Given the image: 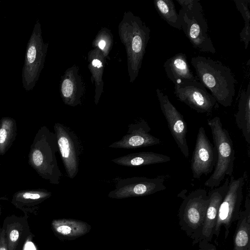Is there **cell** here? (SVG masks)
Returning a JSON list of instances; mask_svg holds the SVG:
<instances>
[{
    "instance_id": "obj_30",
    "label": "cell",
    "mask_w": 250,
    "mask_h": 250,
    "mask_svg": "<svg viewBox=\"0 0 250 250\" xmlns=\"http://www.w3.org/2000/svg\"><path fill=\"white\" fill-rule=\"evenodd\" d=\"M150 250V249H145V250Z\"/></svg>"
},
{
    "instance_id": "obj_12",
    "label": "cell",
    "mask_w": 250,
    "mask_h": 250,
    "mask_svg": "<svg viewBox=\"0 0 250 250\" xmlns=\"http://www.w3.org/2000/svg\"><path fill=\"white\" fill-rule=\"evenodd\" d=\"M217 160L216 147L210 142L204 127L199 128L193 152L191 168L193 177L199 179L207 176L213 170Z\"/></svg>"
},
{
    "instance_id": "obj_27",
    "label": "cell",
    "mask_w": 250,
    "mask_h": 250,
    "mask_svg": "<svg viewBox=\"0 0 250 250\" xmlns=\"http://www.w3.org/2000/svg\"><path fill=\"white\" fill-rule=\"evenodd\" d=\"M0 250H8L5 238V230L3 229L0 232Z\"/></svg>"
},
{
    "instance_id": "obj_14",
    "label": "cell",
    "mask_w": 250,
    "mask_h": 250,
    "mask_svg": "<svg viewBox=\"0 0 250 250\" xmlns=\"http://www.w3.org/2000/svg\"><path fill=\"white\" fill-rule=\"evenodd\" d=\"M229 180V178H227L221 186L212 189L208 193L209 202L199 242L203 239L209 242L212 240L218 209L228 191Z\"/></svg>"
},
{
    "instance_id": "obj_23",
    "label": "cell",
    "mask_w": 250,
    "mask_h": 250,
    "mask_svg": "<svg viewBox=\"0 0 250 250\" xmlns=\"http://www.w3.org/2000/svg\"><path fill=\"white\" fill-rule=\"evenodd\" d=\"M17 224H13L7 228L5 238L8 250H15L18 245L20 232Z\"/></svg>"
},
{
    "instance_id": "obj_13",
    "label": "cell",
    "mask_w": 250,
    "mask_h": 250,
    "mask_svg": "<svg viewBox=\"0 0 250 250\" xmlns=\"http://www.w3.org/2000/svg\"><path fill=\"white\" fill-rule=\"evenodd\" d=\"M151 128L145 120L131 123L128 130L120 140L108 146L113 148L134 149L159 145L161 140L150 134Z\"/></svg>"
},
{
    "instance_id": "obj_17",
    "label": "cell",
    "mask_w": 250,
    "mask_h": 250,
    "mask_svg": "<svg viewBox=\"0 0 250 250\" xmlns=\"http://www.w3.org/2000/svg\"><path fill=\"white\" fill-rule=\"evenodd\" d=\"M245 209L240 210L233 235V250H250V197L248 193Z\"/></svg>"
},
{
    "instance_id": "obj_7",
    "label": "cell",
    "mask_w": 250,
    "mask_h": 250,
    "mask_svg": "<svg viewBox=\"0 0 250 250\" xmlns=\"http://www.w3.org/2000/svg\"><path fill=\"white\" fill-rule=\"evenodd\" d=\"M229 180V188L226 196L221 203L217 214L213 235L217 238L221 228H225V239H227L232 224L239 217L240 208L243 200V189L245 178L241 176L235 179L232 175Z\"/></svg>"
},
{
    "instance_id": "obj_24",
    "label": "cell",
    "mask_w": 250,
    "mask_h": 250,
    "mask_svg": "<svg viewBox=\"0 0 250 250\" xmlns=\"http://www.w3.org/2000/svg\"><path fill=\"white\" fill-rule=\"evenodd\" d=\"M236 8L240 12L244 19V26H250V0H234Z\"/></svg>"
},
{
    "instance_id": "obj_9",
    "label": "cell",
    "mask_w": 250,
    "mask_h": 250,
    "mask_svg": "<svg viewBox=\"0 0 250 250\" xmlns=\"http://www.w3.org/2000/svg\"><path fill=\"white\" fill-rule=\"evenodd\" d=\"M164 182L165 179L162 177L120 179L117 182L115 189L110 191L107 196L111 199H122L147 196L166 189Z\"/></svg>"
},
{
    "instance_id": "obj_20",
    "label": "cell",
    "mask_w": 250,
    "mask_h": 250,
    "mask_svg": "<svg viewBox=\"0 0 250 250\" xmlns=\"http://www.w3.org/2000/svg\"><path fill=\"white\" fill-rule=\"evenodd\" d=\"M16 121L9 117L0 120V155H3L11 147L17 135Z\"/></svg>"
},
{
    "instance_id": "obj_11",
    "label": "cell",
    "mask_w": 250,
    "mask_h": 250,
    "mask_svg": "<svg viewBox=\"0 0 250 250\" xmlns=\"http://www.w3.org/2000/svg\"><path fill=\"white\" fill-rule=\"evenodd\" d=\"M174 93L179 101L198 113L211 112L216 103L198 80L174 85Z\"/></svg>"
},
{
    "instance_id": "obj_10",
    "label": "cell",
    "mask_w": 250,
    "mask_h": 250,
    "mask_svg": "<svg viewBox=\"0 0 250 250\" xmlns=\"http://www.w3.org/2000/svg\"><path fill=\"white\" fill-rule=\"evenodd\" d=\"M156 94L171 134L183 156L188 158L189 149L186 137L188 126L184 117L171 103L168 96L160 89H156Z\"/></svg>"
},
{
    "instance_id": "obj_31",
    "label": "cell",
    "mask_w": 250,
    "mask_h": 250,
    "mask_svg": "<svg viewBox=\"0 0 250 250\" xmlns=\"http://www.w3.org/2000/svg\"><path fill=\"white\" fill-rule=\"evenodd\" d=\"M1 1L0 0V3Z\"/></svg>"
},
{
    "instance_id": "obj_22",
    "label": "cell",
    "mask_w": 250,
    "mask_h": 250,
    "mask_svg": "<svg viewBox=\"0 0 250 250\" xmlns=\"http://www.w3.org/2000/svg\"><path fill=\"white\" fill-rule=\"evenodd\" d=\"M51 195L52 193L45 189L21 190L14 194L13 202L16 205H35Z\"/></svg>"
},
{
    "instance_id": "obj_4",
    "label": "cell",
    "mask_w": 250,
    "mask_h": 250,
    "mask_svg": "<svg viewBox=\"0 0 250 250\" xmlns=\"http://www.w3.org/2000/svg\"><path fill=\"white\" fill-rule=\"evenodd\" d=\"M211 129L213 141L217 153V160L212 174L205 182V186L216 188L226 176L231 177L235 159V150L228 131L223 127L221 119L215 117L208 121Z\"/></svg>"
},
{
    "instance_id": "obj_2",
    "label": "cell",
    "mask_w": 250,
    "mask_h": 250,
    "mask_svg": "<svg viewBox=\"0 0 250 250\" xmlns=\"http://www.w3.org/2000/svg\"><path fill=\"white\" fill-rule=\"evenodd\" d=\"M57 151L55 132L46 126L41 127L30 146L28 163L40 177L53 185H58L62 176L56 156Z\"/></svg>"
},
{
    "instance_id": "obj_25",
    "label": "cell",
    "mask_w": 250,
    "mask_h": 250,
    "mask_svg": "<svg viewBox=\"0 0 250 250\" xmlns=\"http://www.w3.org/2000/svg\"><path fill=\"white\" fill-rule=\"evenodd\" d=\"M62 92L64 97L67 99H71L73 93V84L69 79L63 81L62 85Z\"/></svg>"
},
{
    "instance_id": "obj_29",
    "label": "cell",
    "mask_w": 250,
    "mask_h": 250,
    "mask_svg": "<svg viewBox=\"0 0 250 250\" xmlns=\"http://www.w3.org/2000/svg\"><path fill=\"white\" fill-rule=\"evenodd\" d=\"M105 46V42L104 40H101L100 41L99 43V46L101 49H104Z\"/></svg>"
},
{
    "instance_id": "obj_5",
    "label": "cell",
    "mask_w": 250,
    "mask_h": 250,
    "mask_svg": "<svg viewBox=\"0 0 250 250\" xmlns=\"http://www.w3.org/2000/svg\"><path fill=\"white\" fill-rule=\"evenodd\" d=\"M180 197L183 200L178 210L179 225L192 240V244H198L209 202L208 194L205 189L199 188Z\"/></svg>"
},
{
    "instance_id": "obj_18",
    "label": "cell",
    "mask_w": 250,
    "mask_h": 250,
    "mask_svg": "<svg viewBox=\"0 0 250 250\" xmlns=\"http://www.w3.org/2000/svg\"><path fill=\"white\" fill-rule=\"evenodd\" d=\"M170 157L153 152L132 153L114 158L111 161L120 166L129 167L145 166L170 161Z\"/></svg>"
},
{
    "instance_id": "obj_1",
    "label": "cell",
    "mask_w": 250,
    "mask_h": 250,
    "mask_svg": "<svg viewBox=\"0 0 250 250\" xmlns=\"http://www.w3.org/2000/svg\"><path fill=\"white\" fill-rule=\"evenodd\" d=\"M191 63L198 80L216 101L225 107L231 106L236 82L231 69L219 61L200 56L192 57Z\"/></svg>"
},
{
    "instance_id": "obj_26",
    "label": "cell",
    "mask_w": 250,
    "mask_h": 250,
    "mask_svg": "<svg viewBox=\"0 0 250 250\" xmlns=\"http://www.w3.org/2000/svg\"><path fill=\"white\" fill-rule=\"evenodd\" d=\"M198 250H217L215 245L206 240H202L198 242Z\"/></svg>"
},
{
    "instance_id": "obj_15",
    "label": "cell",
    "mask_w": 250,
    "mask_h": 250,
    "mask_svg": "<svg viewBox=\"0 0 250 250\" xmlns=\"http://www.w3.org/2000/svg\"><path fill=\"white\" fill-rule=\"evenodd\" d=\"M164 67L167 78L174 85L198 80L190 69L184 53L176 54L167 59Z\"/></svg>"
},
{
    "instance_id": "obj_3",
    "label": "cell",
    "mask_w": 250,
    "mask_h": 250,
    "mask_svg": "<svg viewBox=\"0 0 250 250\" xmlns=\"http://www.w3.org/2000/svg\"><path fill=\"white\" fill-rule=\"evenodd\" d=\"M181 6L178 14L181 29L194 47L212 54L216 49L208 33V25L199 0H177Z\"/></svg>"
},
{
    "instance_id": "obj_19",
    "label": "cell",
    "mask_w": 250,
    "mask_h": 250,
    "mask_svg": "<svg viewBox=\"0 0 250 250\" xmlns=\"http://www.w3.org/2000/svg\"><path fill=\"white\" fill-rule=\"evenodd\" d=\"M237 127L241 131L245 141L250 143V84L242 91L234 115Z\"/></svg>"
},
{
    "instance_id": "obj_28",
    "label": "cell",
    "mask_w": 250,
    "mask_h": 250,
    "mask_svg": "<svg viewBox=\"0 0 250 250\" xmlns=\"http://www.w3.org/2000/svg\"><path fill=\"white\" fill-rule=\"evenodd\" d=\"M92 64L94 67L100 68L102 66V64L101 61L98 59H94L92 62Z\"/></svg>"
},
{
    "instance_id": "obj_21",
    "label": "cell",
    "mask_w": 250,
    "mask_h": 250,
    "mask_svg": "<svg viewBox=\"0 0 250 250\" xmlns=\"http://www.w3.org/2000/svg\"><path fill=\"white\" fill-rule=\"evenodd\" d=\"M155 8L160 16L170 26L181 29V21L173 1L172 0H155Z\"/></svg>"
},
{
    "instance_id": "obj_8",
    "label": "cell",
    "mask_w": 250,
    "mask_h": 250,
    "mask_svg": "<svg viewBox=\"0 0 250 250\" xmlns=\"http://www.w3.org/2000/svg\"><path fill=\"white\" fill-rule=\"evenodd\" d=\"M54 129L66 175L69 178L74 179L79 170L80 157L83 151L82 143L70 127L61 123H55Z\"/></svg>"
},
{
    "instance_id": "obj_16",
    "label": "cell",
    "mask_w": 250,
    "mask_h": 250,
    "mask_svg": "<svg viewBox=\"0 0 250 250\" xmlns=\"http://www.w3.org/2000/svg\"><path fill=\"white\" fill-rule=\"evenodd\" d=\"M52 228L58 237L66 240H71L88 233L91 226L87 223L74 219H54Z\"/></svg>"
},
{
    "instance_id": "obj_6",
    "label": "cell",
    "mask_w": 250,
    "mask_h": 250,
    "mask_svg": "<svg viewBox=\"0 0 250 250\" xmlns=\"http://www.w3.org/2000/svg\"><path fill=\"white\" fill-rule=\"evenodd\" d=\"M47 45L43 42L39 20L35 23L27 42L22 69V83L25 90H32L43 67Z\"/></svg>"
}]
</instances>
